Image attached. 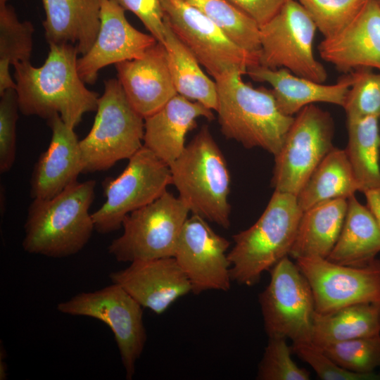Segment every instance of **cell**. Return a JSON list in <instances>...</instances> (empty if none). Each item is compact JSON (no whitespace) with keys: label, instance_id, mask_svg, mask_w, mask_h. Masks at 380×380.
<instances>
[{"label":"cell","instance_id":"44dd1931","mask_svg":"<svg viewBox=\"0 0 380 380\" xmlns=\"http://www.w3.org/2000/svg\"><path fill=\"white\" fill-rule=\"evenodd\" d=\"M200 118L213 120V110L177 94L144 118L143 145L170 165L183 152L186 136L196 127Z\"/></svg>","mask_w":380,"mask_h":380},{"label":"cell","instance_id":"f1b7e54d","mask_svg":"<svg viewBox=\"0 0 380 380\" xmlns=\"http://www.w3.org/2000/svg\"><path fill=\"white\" fill-rule=\"evenodd\" d=\"M346 152L361 192L380 188V125L375 117L347 119Z\"/></svg>","mask_w":380,"mask_h":380},{"label":"cell","instance_id":"52a82bcc","mask_svg":"<svg viewBox=\"0 0 380 380\" xmlns=\"http://www.w3.org/2000/svg\"><path fill=\"white\" fill-rule=\"evenodd\" d=\"M189 213L179 197L165 191L125 217L123 233L108 246L109 254L129 262L173 257Z\"/></svg>","mask_w":380,"mask_h":380},{"label":"cell","instance_id":"603a6c76","mask_svg":"<svg viewBox=\"0 0 380 380\" xmlns=\"http://www.w3.org/2000/svg\"><path fill=\"white\" fill-rule=\"evenodd\" d=\"M43 26L49 44L73 45L84 55L93 46L101 25L102 0H42Z\"/></svg>","mask_w":380,"mask_h":380},{"label":"cell","instance_id":"d6a6232c","mask_svg":"<svg viewBox=\"0 0 380 380\" xmlns=\"http://www.w3.org/2000/svg\"><path fill=\"white\" fill-rule=\"evenodd\" d=\"M371 68L353 70L352 84L343 108L347 119L375 117L380 120V71Z\"/></svg>","mask_w":380,"mask_h":380},{"label":"cell","instance_id":"83f0119b","mask_svg":"<svg viewBox=\"0 0 380 380\" xmlns=\"http://www.w3.org/2000/svg\"><path fill=\"white\" fill-rule=\"evenodd\" d=\"M380 334V304L364 303L329 313L315 312L312 342L318 347Z\"/></svg>","mask_w":380,"mask_h":380},{"label":"cell","instance_id":"484cf974","mask_svg":"<svg viewBox=\"0 0 380 380\" xmlns=\"http://www.w3.org/2000/svg\"><path fill=\"white\" fill-rule=\"evenodd\" d=\"M361 191L346 150L334 147L322 159L296 196L304 211L317 204L348 198Z\"/></svg>","mask_w":380,"mask_h":380},{"label":"cell","instance_id":"9a60e30c","mask_svg":"<svg viewBox=\"0 0 380 380\" xmlns=\"http://www.w3.org/2000/svg\"><path fill=\"white\" fill-rule=\"evenodd\" d=\"M229 246L206 220L195 214L187 218L173 257L189 279L192 293L230 289Z\"/></svg>","mask_w":380,"mask_h":380},{"label":"cell","instance_id":"4fadbf2b","mask_svg":"<svg viewBox=\"0 0 380 380\" xmlns=\"http://www.w3.org/2000/svg\"><path fill=\"white\" fill-rule=\"evenodd\" d=\"M265 329L269 338H289L293 343L312 339L314 297L305 277L288 256L270 270V281L259 295Z\"/></svg>","mask_w":380,"mask_h":380},{"label":"cell","instance_id":"d6986e66","mask_svg":"<svg viewBox=\"0 0 380 380\" xmlns=\"http://www.w3.org/2000/svg\"><path fill=\"white\" fill-rule=\"evenodd\" d=\"M115 66L128 101L144 118L156 112L177 94L166 51L160 42H156L140 57Z\"/></svg>","mask_w":380,"mask_h":380},{"label":"cell","instance_id":"ac0fdd59","mask_svg":"<svg viewBox=\"0 0 380 380\" xmlns=\"http://www.w3.org/2000/svg\"><path fill=\"white\" fill-rule=\"evenodd\" d=\"M321 58L349 73L360 68L380 70V6L366 0L355 18L342 30L319 44Z\"/></svg>","mask_w":380,"mask_h":380},{"label":"cell","instance_id":"b9f144b4","mask_svg":"<svg viewBox=\"0 0 380 380\" xmlns=\"http://www.w3.org/2000/svg\"><path fill=\"white\" fill-rule=\"evenodd\" d=\"M7 374H6V366L5 362L1 359L0 361V379L4 380L6 379Z\"/></svg>","mask_w":380,"mask_h":380},{"label":"cell","instance_id":"8992f818","mask_svg":"<svg viewBox=\"0 0 380 380\" xmlns=\"http://www.w3.org/2000/svg\"><path fill=\"white\" fill-rule=\"evenodd\" d=\"M144 118L132 106L118 81L104 82L88 134L80 141L83 173L103 171L130 158L143 146Z\"/></svg>","mask_w":380,"mask_h":380},{"label":"cell","instance_id":"ba28073f","mask_svg":"<svg viewBox=\"0 0 380 380\" xmlns=\"http://www.w3.org/2000/svg\"><path fill=\"white\" fill-rule=\"evenodd\" d=\"M316 30L303 6L296 0H287L260 26V65L271 69L284 68L297 76L324 83L327 70L312 50Z\"/></svg>","mask_w":380,"mask_h":380},{"label":"cell","instance_id":"2e32d148","mask_svg":"<svg viewBox=\"0 0 380 380\" xmlns=\"http://www.w3.org/2000/svg\"><path fill=\"white\" fill-rule=\"evenodd\" d=\"M125 12L113 0H102L97 37L91 48L77 58V70L84 83L94 84L102 68L140 57L158 42L133 27Z\"/></svg>","mask_w":380,"mask_h":380},{"label":"cell","instance_id":"4dcf8cb0","mask_svg":"<svg viewBox=\"0 0 380 380\" xmlns=\"http://www.w3.org/2000/svg\"><path fill=\"white\" fill-rule=\"evenodd\" d=\"M319 348L340 367L353 372L370 374L380 367V334L339 341Z\"/></svg>","mask_w":380,"mask_h":380},{"label":"cell","instance_id":"30bf717a","mask_svg":"<svg viewBox=\"0 0 380 380\" xmlns=\"http://www.w3.org/2000/svg\"><path fill=\"white\" fill-rule=\"evenodd\" d=\"M334 125L327 111L314 104L294 117L284 143L274 156L272 186L274 191L298 194L310 175L334 147Z\"/></svg>","mask_w":380,"mask_h":380},{"label":"cell","instance_id":"8fae6325","mask_svg":"<svg viewBox=\"0 0 380 380\" xmlns=\"http://www.w3.org/2000/svg\"><path fill=\"white\" fill-rule=\"evenodd\" d=\"M142 308L115 283L95 291L81 292L57 305L63 314L94 318L110 329L128 380L134 375L136 362L147 338Z\"/></svg>","mask_w":380,"mask_h":380},{"label":"cell","instance_id":"7a4b0ae2","mask_svg":"<svg viewBox=\"0 0 380 380\" xmlns=\"http://www.w3.org/2000/svg\"><path fill=\"white\" fill-rule=\"evenodd\" d=\"M243 75L232 70L215 78L221 132L246 148H260L274 156L294 117L280 110L270 89L254 88L243 82Z\"/></svg>","mask_w":380,"mask_h":380},{"label":"cell","instance_id":"e575fe53","mask_svg":"<svg viewBox=\"0 0 380 380\" xmlns=\"http://www.w3.org/2000/svg\"><path fill=\"white\" fill-rule=\"evenodd\" d=\"M257 379L260 380H309L308 370L299 367L291 357V348L283 338H269Z\"/></svg>","mask_w":380,"mask_h":380},{"label":"cell","instance_id":"7bdbcfd3","mask_svg":"<svg viewBox=\"0 0 380 380\" xmlns=\"http://www.w3.org/2000/svg\"><path fill=\"white\" fill-rule=\"evenodd\" d=\"M8 0H0V5L7 4Z\"/></svg>","mask_w":380,"mask_h":380},{"label":"cell","instance_id":"5b68a950","mask_svg":"<svg viewBox=\"0 0 380 380\" xmlns=\"http://www.w3.org/2000/svg\"><path fill=\"white\" fill-rule=\"evenodd\" d=\"M303 213L295 195L274 191L258 220L232 236L234 245L228 253L232 280L253 286L289 255Z\"/></svg>","mask_w":380,"mask_h":380},{"label":"cell","instance_id":"8d00e7d4","mask_svg":"<svg viewBox=\"0 0 380 380\" xmlns=\"http://www.w3.org/2000/svg\"><path fill=\"white\" fill-rule=\"evenodd\" d=\"M292 350L304 362L309 364L320 379L323 380H379L374 372L359 374L343 369L327 355L312 342L293 343Z\"/></svg>","mask_w":380,"mask_h":380},{"label":"cell","instance_id":"f546056e","mask_svg":"<svg viewBox=\"0 0 380 380\" xmlns=\"http://www.w3.org/2000/svg\"><path fill=\"white\" fill-rule=\"evenodd\" d=\"M217 25L239 46L259 54L260 26L228 0H184Z\"/></svg>","mask_w":380,"mask_h":380},{"label":"cell","instance_id":"3957f363","mask_svg":"<svg viewBox=\"0 0 380 380\" xmlns=\"http://www.w3.org/2000/svg\"><path fill=\"white\" fill-rule=\"evenodd\" d=\"M96 182H75L49 199H33L24 224L23 248L30 254L61 258L77 254L94 229L89 208Z\"/></svg>","mask_w":380,"mask_h":380},{"label":"cell","instance_id":"cb8c5ba5","mask_svg":"<svg viewBox=\"0 0 380 380\" xmlns=\"http://www.w3.org/2000/svg\"><path fill=\"white\" fill-rule=\"evenodd\" d=\"M379 252L380 228L354 194L348 198L341 233L327 259L338 265L361 267L375 260Z\"/></svg>","mask_w":380,"mask_h":380},{"label":"cell","instance_id":"ab89813d","mask_svg":"<svg viewBox=\"0 0 380 380\" xmlns=\"http://www.w3.org/2000/svg\"><path fill=\"white\" fill-rule=\"evenodd\" d=\"M365 194L367 208L380 228V188L365 190Z\"/></svg>","mask_w":380,"mask_h":380},{"label":"cell","instance_id":"ee69618b","mask_svg":"<svg viewBox=\"0 0 380 380\" xmlns=\"http://www.w3.org/2000/svg\"><path fill=\"white\" fill-rule=\"evenodd\" d=\"M376 1V3L378 4V5L380 6V0H375Z\"/></svg>","mask_w":380,"mask_h":380},{"label":"cell","instance_id":"7402d4cb","mask_svg":"<svg viewBox=\"0 0 380 380\" xmlns=\"http://www.w3.org/2000/svg\"><path fill=\"white\" fill-rule=\"evenodd\" d=\"M246 75L254 81L270 84L279 108L290 116L317 102L342 107L353 82L351 72L328 85L297 76L284 68L271 69L260 65L249 68Z\"/></svg>","mask_w":380,"mask_h":380},{"label":"cell","instance_id":"9c48e42d","mask_svg":"<svg viewBox=\"0 0 380 380\" xmlns=\"http://www.w3.org/2000/svg\"><path fill=\"white\" fill-rule=\"evenodd\" d=\"M128 160L120 175L102 182L106 200L91 214L100 234L120 229L128 214L156 200L172 184L169 165L144 145Z\"/></svg>","mask_w":380,"mask_h":380},{"label":"cell","instance_id":"5bb4252c","mask_svg":"<svg viewBox=\"0 0 380 380\" xmlns=\"http://www.w3.org/2000/svg\"><path fill=\"white\" fill-rule=\"evenodd\" d=\"M311 287L315 312L329 313L351 305L380 304V260L361 267L347 266L320 257L296 259Z\"/></svg>","mask_w":380,"mask_h":380},{"label":"cell","instance_id":"d4e9b609","mask_svg":"<svg viewBox=\"0 0 380 380\" xmlns=\"http://www.w3.org/2000/svg\"><path fill=\"white\" fill-rule=\"evenodd\" d=\"M348 198H337L317 204L303 211L289 255L293 258H327L341 233Z\"/></svg>","mask_w":380,"mask_h":380},{"label":"cell","instance_id":"6da1fadb","mask_svg":"<svg viewBox=\"0 0 380 380\" xmlns=\"http://www.w3.org/2000/svg\"><path fill=\"white\" fill-rule=\"evenodd\" d=\"M77 55L73 45L49 44L42 65L34 67L30 61L13 65L19 110L23 115L49 119L58 114L75 129L85 113L96 111L99 96L80 77Z\"/></svg>","mask_w":380,"mask_h":380},{"label":"cell","instance_id":"4316f807","mask_svg":"<svg viewBox=\"0 0 380 380\" xmlns=\"http://www.w3.org/2000/svg\"><path fill=\"white\" fill-rule=\"evenodd\" d=\"M165 25L163 44L177 94L215 110L217 103L215 81L205 75L194 55L176 36L165 20Z\"/></svg>","mask_w":380,"mask_h":380},{"label":"cell","instance_id":"277c9868","mask_svg":"<svg viewBox=\"0 0 380 380\" xmlns=\"http://www.w3.org/2000/svg\"><path fill=\"white\" fill-rule=\"evenodd\" d=\"M172 184L192 214L228 229L231 177L225 158L203 125L170 165Z\"/></svg>","mask_w":380,"mask_h":380},{"label":"cell","instance_id":"74e56055","mask_svg":"<svg viewBox=\"0 0 380 380\" xmlns=\"http://www.w3.org/2000/svg\"><path fill=\"white\" fill-rule=\"evenodd\" d=\"M125 11L133 13L150 34L163 44L165 25L161 0H113Z\"/></svg>","mask_w":380,"mask_h":380},{"label":"cell","instance_id":"60d3db41","mask_svg":"<svg viewBox=\"0 0 380 380\" xmlns=\"http://www.w3.org/2000/svg\"><path fill=\"white\" fill-rule=\"evenodd\" d=\"M10 65L9 63L0 61V95L8 89H15L17 87L10 73Z\"/></svg>","mask_w":380,"mask_h":380},{"label":"cell","instance_id":"ffe728a7","mask_svg":"<svg viewBox=\"0 0 380 380\" xmlns=\"http://www.w3.org/2000/svg\"><path fill=\"white\" fill-rule=\"evenodd\" d=\"M48 120L51 139L48 148L36 163L30 179L32 199L51 198L83 173L80 140L74 128L65 124L58 114Z\"/></svg>","mask_w":380,"mask_h":380},{"label":"cell","instance_id":"e0dca14e","mask_svg":"<svg viewBox=\"0 0 380 380\" xmlns=\"http://www.w3.org/2000/svg\"><path fill=\"white\" fill-rule=\"evenodd\" d=\"M109 278L143 308L158 315L191 292L190 282L174 257L134 261L111 272Z\"/></svg>","mask_w":380,"mask_h":380},{"label":"cell","instance_id":"836d02e7","mask_svg":"<svg viewBox=\"0 0 380 380\" xmlns=\"http://www.w3.org/2000/svg\"><path fill=\"white\" fill-rule=\"evenodd\" d=\"M366 0H298L324 38L345 28L357 15Z\"/></svg>","mask_w":380,"mask_h":380},{"label":"cell","instance_id":"f35d334b","mask_svg":"<svg viewBox=\"0 0 380 380\" xmlns=\"http://www.w3.org/2000/svg\"><path fill=\"white\" fill-rule=\"evenodd\" d=\"M259 26L270 20L287 0H228Z\"/></svg>","mask_w":380,"mask_h":380},{"label":"cell","instance_id":"d590c367","mask_svg":"<svg viewBox=\"0 0 380 380\" xmlns=\"http://www.w3.org/2000/svg\"><path fill=\"white\" fill-rule=\"evenodd\" d=\"M18 101L15 89L6 90L0 99V172L11 170L16 152V122Z\"/></svg>","mask_w":380,"mask_h":380},{"label":"cell","instance_id":"7c38bea8","mask_svg":"<svg viewBox=\"0 0 380 380\" xmlns=\"http://www.w3.org/2000/svg\"><path fill=\"white\" fill-rule=\"evenodd\" d=\"M164 18L215 79L232 70L243 75L260 65L259 54L235 43L217 25L184 0H161Z\"/></svg>","mask_w":380,"mask_h":380},{"label":"cell","instance_id":"1f68e13d","mask_svg":"<svg viewBox=\"0 0 380 380\" xmlns=\"http://www.w3.org/2000/svg\"><path fill=\"white\" fill-rule=\"evenodd\" d=\"M34 32L32 23L20 21L11 6L0 5V61L13 65L30 61Z\"/></svg>","mask_w":380,"mask_h":380}]
</instances>
